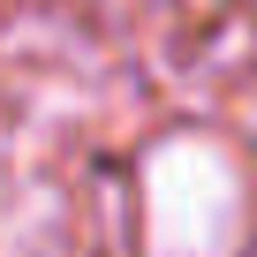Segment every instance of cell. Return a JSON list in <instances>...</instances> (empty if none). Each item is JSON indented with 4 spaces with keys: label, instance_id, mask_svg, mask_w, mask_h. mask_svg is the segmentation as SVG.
Wrapping results in <instances>:
<instances>
[{
    "label": "cell",
    "instance_id": "cell-1",
    "mask_svg": "<svg viewBox=\"0 0 257 257\" xmlns=\"http://www.w3.org/2000/svg\"><path fill=\"white\" fill-rule=\"evenodd\" d=\"M249 227V167L234 144L182 128L144 152V242L152 257H234Z\"/></svg>",
    "mask_w": 257,
    "mask_h": 257
}]
</instances>
